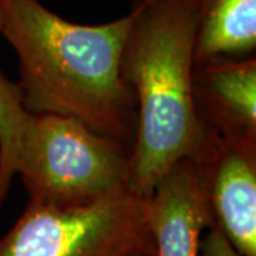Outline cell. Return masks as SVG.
I'll return each mask as SVG.
<instances>
[{
	"instance_id": "5",
	"label": "cell",
	"mask_w": 256,
	"mask_h": 256,
	"mask_svg": "<svg viewBox=\"0 0 256 256\" xmlns=\"http://www.w3.org/2000/svg\"><path fill=\"white\" fill-rule=\"evenodd\" d=\"M214 224L240 256H256V140L206 132L194 161Z\"/></svg>"
},
{
	"instance_id": "3",
	"label": "cell",
	"mask_w": 256,
	"mask_h": 256,
	"mask_svg": "<svg viewBox=\"0 0 256 256\" xmlns=\"http://www.w3.org/2000/svg\"><path fill=\"white\" fill-rule=\"evenodd\" d=\"M131 148L73 117L28 112L16 175L28 202L82 206L130 190Z\"/></svg>"
},
{
	"instance_id": "7",
	"label": "cell",
	"mask_w": 256,
	"mask_h": 256,
	"mask_svg": "<svg viewBox=\"0 0 256 256\" xmlns=\"http://www.w3.org/2000/svg\"><path fill=\"white\" fill-rule=\"evenodd\" d=\"M192 97L206 132L256 140L255 57H220L195 63Z\"/></svg>"
},
{
	"instance_id": "9",
	"label": "cell",
	"mask_w": 256,
	"mask_h": 256,
	"mask_svg": "<svg viewBox=\"0 0 256 256\" xmlns=\"http://www.w3.org/2000/svg\"><path fill=\"white\" fill-rule=\"evenodd\" d=\"M2 28V8H0ZM18 82H10L0 70V210L16 176L18 140L26 121Z\"/></svg>"
},
{
	"instance_id": "1",
	"label": "cell",
	"mask_w": 256,
	"mask_h": 256,
	"mask_svg": "<svg viewBox=\"0 0 256 256\" xmlns=\"http://www.w3.org/2000/svg\"><path fill=\"white\" fill-rule=\"evenodd\" d=\"M0 8L24 110L73 117L132 148L137 102L121 74L132 10L108 23L78 24L40 0H0Z\"/></svg>"
},
{
	"instance_id": "8",
	"label": "cell",
	"mask_w": 256,
	"mask_h": 256,
	"mask_svg": "<svg viewBox=\"0 0 256 256\" xmlns=\"http://www.w3.org/2000/svg\"><path fill=\"white\" fill-rule=\"evenodd\" d=\"M196 18L195 63L250 57L256 48V0H191Z\"/></svg>"
},
{
	"instance_id": "2",
	"label": "cell",
	"mask_w": 256,
	"mask_h": 256,
	"mask_svg": "<svg viewBox=\"0 0 256 256\" xmlns=\"http://www.w3.org/2000/svg\"><path fill=\"white\" fill-rule=\"evenodd\" d=\"M121 74L137 102L130 190L148 198L176 162L195 161L206 131L192 97L198 18L191 0H137Z\"/></svg>"
},
{
	"instance_id": "10",
	"label": "cell",
	"mask_w": 256,
	"mask_h": 256,
	"mask_svg": "<svg viewBox=\"0 0 256 256\" xmlns=\"http://www.w3.org/2000/svg\"><path fill=\"white\" fill-rule=\"evenodd\" d=\"M200 256H240L215 224L204 232Z\"/></svg>"
},
{
	"instance_id": "6",
	"label": "cell",
	"mask_w": 256,
	"mask_h": 256,
	"mask_svg": "<svg viewBox=\"0 0 256 256\" xmlns=\"http://www.w3.org/2000/svg\"><path fill=\"white\" fill-rule=\"evenodd\" d=\"M146 206L156 256H200L202 235L214 220L194 161L176 162L156 184Z\"/></svg>"
},
{
	"instance_id": "4",
	"label": "cell",
	"mask_w": 256,
	"mask_h": 256,
	"mask_svg": "<svg viewBox=\"0 0 256 256\" xmlns=\"http://www.w3.org/2000/svg\"><path fill=\"white\" fill-rule=\"evenodd\" d=\"M0 256H156L146 198L126 191L82 206L28 202Z\"/></svg>"
}]
</instances>
